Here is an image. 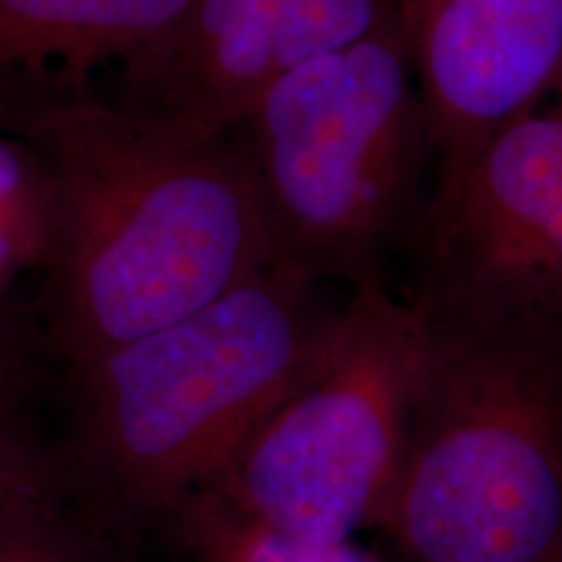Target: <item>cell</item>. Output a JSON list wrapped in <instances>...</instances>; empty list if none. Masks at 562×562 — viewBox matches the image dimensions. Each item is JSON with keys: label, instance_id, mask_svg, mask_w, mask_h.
<instances>
[{"label": "cell", "instance_id": "12", "mask_svg": "<svg viewBox=\"0 0 562 562\" xmlns=\"http://www.w3.org/2000/svg\"><path fill=\"white\" fill-rule=\"evenodd\" d=\"M47 484L42 459L0 412V513L47 505Z\"/></svg>", "mask_w": 562, "mask_h": 562}, {"label": "cell", "instance_id": "11", "mask_svg": "<svg viewBox=\"0 0 562 562\" xmlns=\"http://www.w3.org/2000/svg\"><path fill=\"white\" fill-rule=\"evenodd\" d=\"M50 235V193L37 154L24 138L0 136V286L42 266Z\"/></svg>", "mask_w": 562, "mask_h": 562}, {"label": "cell", "instance_id": "1", "mask_svg": "<svg viewBox=\"0 0 562 562\" xmlns=\"http://www.w3.org/2000/svg\"><path fill=\"white\" fill-rule=\"evenodd\" d=\"M50 193L42 269L70 364L100 360L271 269L248 165L201 136L83 89L13 110Z\"/></svg>", "mask_w": 562, "mask_h": 562}, {"label": "cell", "instance_id": "9", "mask_svg": "<svg viewBox=\"0 0 562 562\" xmlns=\"http://www.w3.org/2000/svg\"><path fill=\"white\" fill-rule=\"evenodd\" d=\"M193 0H0V83L55 76L83 89L100 63H123L178 26Z\"/></svg>", "mask_w": 562, "mask_h": 562}, {"label": "cell", "instance_id": "13", "mask_svg": "<svg viewBox=\"0 0 562 562\" xmlns=\"http://www.w3.org/2000/svg\"><path fill=\"white\" fill-rule=\"evenodd\" d=\"M30 562H79V558H76L68 542H63L60 533H55L50 542L42 547Z\"/></svg>", "mask_w": 562, "mask_h": 562}, {"label": "cell", "instance_id": "7", "mask_svg": "<svg viewBox=\"0 0 562 562\" xmlns=\"http://www.w3.org/2000/svg\"><path fill=\"white\" fill-rule=\"evenodd\" d=\"M389 26L393 0H193L172 32L121 63L115 102L227 136L281 76Z\"/></svg>", "mask_w": 562, "mask_h": 562}, {"label": "cell", "instance_id": "10", "mask_svg": "<svg viewBox=\"0 0 562 562\" xmlns=\"http://www.w3.org/2000/svg\"><path fill=\"white\" fill-rule=\"evenodd\" d=\"M172 513L193 562H378L355 542H311L273 529L214 490L195 492Z\"/></svg>", "mask_w": 562, "mask_h": 562}, {"label": "cell", "instance_id": "6", "mask_svg": "<svg viewBox=\"0 0 562 562\" xmlns=\"http://www.w3.org/2000/svg\"><path fill=\"white\" fill-rule=\"evenodd\" d=\"M406 258L404 300L422 313L562 318V94H547L435 172Z\"/></svg>", "mask_w": 562, "mask_h": 562}, {"label": "cell", "instance_id": "15", "mask_svg": "<svg viewBox=\"0 0 562 562\" xmlns=\"http://www.w3.org/2000/svg\"><path fill=\"white\" fill-rule=\"evenodd\" d=\"M552 91H558V94H562V68H560V74H558V81H554ZM552 91H550V94H552Z\"/></svg>", "mask_w": 562, "mask_h": 562}, {"label": "cell", "instance_id": "3", "mask_svg": "<svg viewBox=\"0 0 562 562\" xmlns=\"http://www.w3.org/2000/svg\"><path fill=\"white\" fill-rule=\"evenodd\" d=\"M271 266L321 284H385L432 199L438 151L398 26L290 70L229 133Z\"/></svg>", "mask_w": 562, "mask_h": 562}, {"label": "cell", "instance_id": "5", "mask_svg": "<svg viewBox=\"0 0 562 562\" xmlns=\"http://www.w3.org/2000/svg\"><path fill=\"white\" fill-rule=\"evenodd\" d=\"M425 362V315L385 284L349 290L311 360L206 490L311 542L389 516Z\"/></svg>", "mask_w": 562, "mask_h": 562}, {"label": "cell", "instance_id": "4", "mask_svg": "<svg viewBox=\"0 0 562 562\" xmlns=\"http://www.w3.org/2000/svg\"><path fill=\"white\" fill-rule=\"evenodd\" d=\"M339 307L328 284L271 266L76 368L83 456L121 501L172 513L216 482Z\"/></svg>", "mask_w": 562, "mask_h": 562}, {"label": "cell", "instance_id": "2", "mask_svg": "<svg viewBox=\"0 0 562 562\" xmlns=\"http://www.w3.org/2000/svg\"><path fill=\"white\" fill-rule=\"evenodd\" d=\"M422 315L425 362L383 526L414 562H562V318Z\"/></svg>", "mask_w": 562, "mask_h": 562}, {"label": "cell", "instance_id": "14", "mask_svg": "<svg viewBox=\"0 0 562 562\" xmlns=\"http://www.w3.org/2000/svg\"><path fill=\"white\" fill-rule=\"evenodd\" d=\"M5 381H9V357H5V347L0 341V398H3Z\"/></svg>", "mask_w": 562, "mask_h": 562}, {"label": "cell", "instance_id": "8", "mask_svg": "<svg viewBox=\"0 0 562 562\" xmlns=\"http://www.w3.org/2000/svg\"><path fill=\"white\" fill-rule=\"evenodd\" d=\"M438 151L453 167L550 94L562 68V0H393Z\"/></svg>", "mask_w": 562, "mask_h": 562}]
</instances>
